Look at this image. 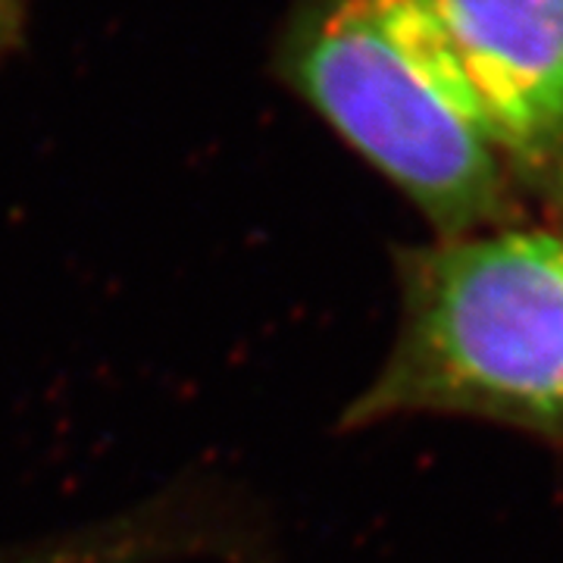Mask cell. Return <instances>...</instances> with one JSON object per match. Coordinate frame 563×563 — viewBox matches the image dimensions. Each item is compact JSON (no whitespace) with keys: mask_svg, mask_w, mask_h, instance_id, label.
<instances>
[{"mask_svg":"<svg viewBox=\"0 0 563 563\" xmlns=\"http://www.w3.org/2000/svg\"><path fill=\"white\" fill-rule=\"evenodd\" d=\"M282 66L303 101L420 207L439 239L514 225L517 179L432 0H303Z\"/></svg>","mask_w":563,"mask_h":563,"instance_id":"obj_1","label":"cell"},{"mask_svg":"<svg viewBox=\"0 0 563 563\" xmlns=\"http://www.w3.org/2000/svg\"><path fill=\"white\" fill-rule=\"evenodd\" d=\"M401 329L344 429L454 413L563 442V235L495 229L398 254Z\"/></svg>","mask_w":563,"mask_h":563,"instance_id":"obj_2","label":"cell"},{"mask_svg":"<svg viewBox=\"0 0 563 563\" xmlns=\"http://www.w3.org/2000/svg\"><path fill=\"white\" fill-rule=\"evenodd\" d=\"M514 179L563 207V0H432Z\"/></svg>","mask_w":563,"mask_h":563,"instance_id":"obj_3","label":"cell"},{"mask_svg":"<svg viewBox=\"0 0 563 563\" xmlns=\"http://www.w3.org/2000/svg\"><path fill=\"white\" fill-rule=\"evenodd\" d=\"M239 563L244 526L232 507L195 488L132 504L101 523L0 551V563Z\"/></svg>","mask_w":563,"mask_h":563,"instance_id":"obj_4","label":"cell"},{"mask_svg":"<svg viewBox=\"0 0 563 563\" xmlns=\"http://www.w3.org/2000/svg\"><path fill=\"white\" fill-rule=\"evenodd\" d=\"M16 3L20 0H0V47L10 41L13 29H16Z\"/></svg>","mask_w":563,"mask_h":563,"instance_id":"obj_5","label":"cell"}]
</instances>
